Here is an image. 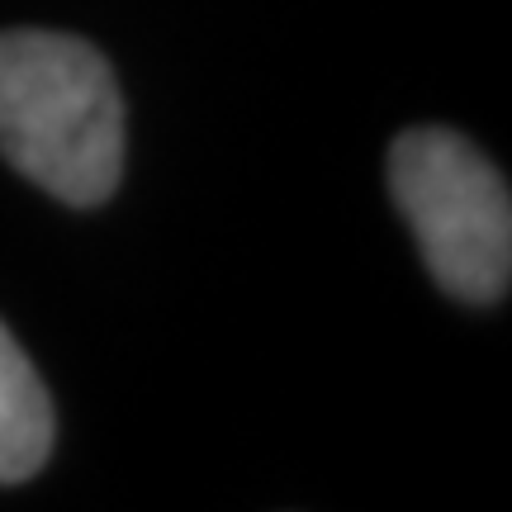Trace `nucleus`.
Listing matches in <instances>:
<instances>
[{"label":"nucleus","mask_w":512,"mask_h":512,"mask_svg":"<svg viewBox=\"0 0 512 512\" xmlns=\"http://www.w3.org/2000/svg\"><path fill=\"white\" fill-rule=\"evenodd\" d=\"M0 157L62 204H100L124 176V100L86 38L0 34Z\"/></svg>","instance_id":"obj_1"},{"label":"nucleus","mask_w":512,"mask_h":512,"mask_svg":"<svg viewBox=\"0 0 512 512\" xmlns=\"http://www.w3.org/2000/svg\"><path fill=\"white\" fill-rule=\"evenodd\" d=\"M389 190L427 271L451 299L498 304L512 280L508 181L456 128H408L389 152Z\"/></svg>","instance_id":"obj_2"},{"label":"nucleus","mask_w":512,"mask_h":512,"mask_svg":"<svg viewBox=\"0 0 512 512\" xmlns=\"http://www.w3.org/2000/svg\"><path fill=\"white\" fill-rule=\"evenodd\" d=\"M53 451V399L0 323V484H24Z\"/></svg>","instance_id":"obj_3"}]
</instances>
